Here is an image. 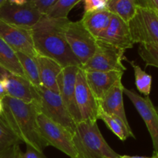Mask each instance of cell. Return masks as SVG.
<instances>
[{"instance_id":"obj_19","label":"cell","mask_w":158,"mask_h":158,"mask_svg":"<svg viewBox=\"0 0 158 158\" xmlns=\"http://www.w3.org/2000/svg\"><path fill=\"white\" fill-rule=\"evenodd\" d=\"M112 13L107 9L84 12L81 22L84 27L96 39L106 30L110 22Z\"/></svg>"},{"instance_id":"obj_13","label":"cell","mask_w":158,"mask_h":158,"mask_svg":"<svg viewBox=\"0 0 158 158\" xmlns=\"http://www.w3.org/2000/svg\"><path fill=\"white\" fill-rule=\"evenodd\" d=\"M79 69L80 67L77 66L63 67V71L59 77V94L61 96L62 100L68 111L77 123L81 121L75 97L76 79Z\"/></svg>"},{"instance_id":"obj_2","label":"cell","mask_w":158,"mask_h":158,"mask_svg":"<svg viewBox=\"0 0 158 158\" xmlns=\"http://www.w3.org/2000/svg\"><path fill=\"white\" fill-rule=\"evenodd\" d=\"M2 103L3 112L1 117L6 124L22 143L43 153L49 144L39 128L37 116L40 112L35 102L25 103L6 96L2 98Z\"/></svg>"},{"instance_id":"obj_37","label":"cell","mask_w":158,"mask_h":158,"mask_svg":"<svg viewBox=\"0 0 158 158\" xmlns=\"http://www.w3.org/2000/svg\"><path fill=\"white\" fill-rule=\"evenodd\" d=\"M157 14H158V12H157Z\"/></svg>"},{"instance_id":"obj_36","label":"cell","mask_w":158,"mask_h":158,"mask_svg":"<svg viewBox=\"0 0 158 158\" xmlns=\"http://www.w3.org/2000/svg\"><path fill=\"white\" fill-rule=\"evenodd\" d=\"M6 1V0H0V6H1L2 4H3V3H4Z\"/></svg>"},{"instance_id":"obj_35","label":"cell","mask_w":158,"mask_h":158,"mask_svg":"<svg viewBox=\"0 0 158 158\" xmlns=\"http://www.w3.org/2000/svg\"><path fill=\"white\" fill-rule=\"evenodd\" d=\"M3 112V103H2V99L0 98V116L2 114Z\"/></svg>"},{"instance_id":"obj_7","label":"cell","mask_w":158,"mask_h":158,"mask_svg":"<svg viewBox=\"0 0 158 158\" xmlns=\"http://www.w3.org/2000/svg\"><path fill=\"white\" fill-rule=\"evenodd\" d=\"M37 123L42 136L49 146L60 150L70 158H78L72 133L40 113L37 116Z\"/></svg>"},{"instance_id":"obj_15","label":"cell","mask_w":158,"mask_h":158,"mask_svg":"<svg viewBox=\"0 0 158 158\" xmlns=\"http://www.w3.org/2000/svg\"><path fill=\"white\" fill-rule=\"evenodd\" d=\"M84 73L88 85L99 103L114 83L121 80L123 74L121 71L84 70Z\"/></svg>"},{"instance_id":"obj_17","label":"cell","mask_w":158,"mask_h":158,"mask_svg":"<svg viewBox=\"0 0 158 158\" xmlns=\"http://www.w3.org/2000/svg\"><path fill=\"white\" fill-rule=\"evenodd\" d=\"M6 86L7 96L25 103L35 102L38 98L35 86L29 80L20 76L9 73L6 79Z\"/></svg>"},{"instance_id":"obj_14","label":"cell","mask_w":158,"mask_h":158,"mask_svg":"<svg viewBox=\"0 0 158 158\" xmlns=\"http://www.w3.org/2000/svg\"><path fill=\"white\" fill-rule=\"evenodd\" d=\"M97 40L109 43L123 50L131 49L134 45L128 23L114 14H112L109 26Z\"/></svg>"},{"instance_id":"obj_34","label":"cell","mask_w":158,"mask_h":158,"mask_svg":"<svg viewBox=\"0 0 158 158\" xmlns=\"http://www.w3.org/2000/svg\"><path fill=\"white\" fill-rule=\"evenodd\" d=\"M8 2H9L12 4L18 5V6H23L25 5L28 2V0H7Z\"/></svg>"},{"instance_id":"obj_9","label":"cell","mask_w":158,"mask_h":158,"mask_svg":"<svg viewBox=\"0 0 158 158\" xmlns=\"http://www.w3.org/2000/svg\"><path fill=\"white\" fill-rule=\"evenodd\" d=\"M43 15L29 0L23 6L12 4L7 0L0 6V20L22 29H32Z\"/></svg>"},{"instance_id":"obj_23","label":"cell","mask_w":158,"mask_h":158,"mask_svg":"<svg viewBox=\"0 0 158 158\" xmlns=\"http://www.w3.org/2000/svg\"><path fill=\"white\" fill-rule=\"evenodd\" d=\"M133 67L135 77V84L137 89L140 94L148 97L151 94V85H152V77L147 73L138 65L133 61H128Z\"/></svg>"},{"instance_id":"obj_16","label":"cell","mask_w":158,"mask_h":158,"mask_svg":"<svg viewBox=\"0 0 158 158\" xmlns=\"http://www.w3.org/2000/svg\"><path fill=\"white\" fill-rule=\"evenodd\" d=\"M123 87L124 86L122 83V79L119 80L109 89L99 104L100 111H103L110 116L118 117L129 124L123 105Z\"/></svg>"},{"instance_id":"obj_10","label":"cell","mask_w":158,"mask_h":158,"mask_svg":"<svg viewBox=\"0 0 158 158\" xmlns=\"http://www.w3.org/2000/svg\"><path fill=\"white\" fill-rule=\"evenodd\" d=\"M75 97L81 121L97 122L100 112V104L91 91L84 70L81 68L79 69L76 79Z\"/></svg>"},{"instance_id":"obj_11","label":"cell","mask_w":158,"mask_h":158,"mask_svg":"<svg viewBox=\"0 0 158 158\" xmlns=\"http://www.w3.org/2000/svg\"><path fill=\"white\" fill-rule=\"evenodd\" d=\"M123 94L132 102L144 121L152 140L154 154H158V106H154L149 97H142L133 89L123 87Z\"/></svg>"},{"instance_id":"obj_24","label":"cell","mask_w":158,"mask_h":158,"mask_svg":"<svg viewBox=\"0 0 158 158\" xmlns=\"http://www.w3.org/2000/svg\"><path fill=\"white\" fill-rule=\"evenodd\" d=\"M82 0H57L45 15L50 18L66 19L71 9Z\"/></svg>"},{"instance_id":"obj_18","label":"cell","mask_w":158,"mask_h":158,"mask_svg":"<svg viewBox=\"0 0 158 158\" xmlns=\"http://www.w3.org/2000/svg\"><path fill=\"white\" fill-rule=\"evenodd\" d=\"M35 60L38 64L42 86L59 94V77L63 71V66L48 57L37 56Z\"/></svg>"},{"instance_id":"obj_31","label":"cell","mask_w":158,"mask_h":158,"mask_svg":"<svg viewBox=\"0 0 158 158\" xmlns=\"http://www.w3.org/2000/svg\"><path fill=\"white\" fill-rule=\"evenodd\" d=\"M20 158H46L43 153L40 152L32 147L26 146V151L25 153H21Z\"/></svg>"},{"instance_id":"obj_27","label":"cell","mask_w":158,"mask_h":158,"mask_svg":"<svg viewBox=\"0 0 158 158\" xmlns=\"http://www.w3.org/2000/svg\"><path fill=\"white\" fill-rule=\"evenodd\" d=\"M99 119L103 120L105 123V124L107 126V127L118 137L120 140L122 141L126 140L127 137L125 135L124 131H123L120 125L119 124L118 122V117H114V116H110L109 114H106V113L100 111V114H99Z\"/></svg>"},{"instance_id":"obj_30","label":"cell","mask_w":158,"mask_h":158,"mask_svg":"<svg viewBox=\"0 0 158 158\" xmlns=\"http://www.w3.org/2000/svg\"><path fill=\"white\" fill-rule=\"evenodd\" d=\"M21 153L19 144H15L6 151L0 153V158H20Z\"/></svg>"},{"instance_id":"obj_12","label":"cell","mask_w":158,"mask_h":158,"mask_svg":"<svg viewBox=\"0 0 158 158\" xmlns=\"http://www.w3.org/2000/svg\"><path fill=\"white\" fill-rule=\"evenodd\" d=\"M0 38L16 52H23L32 58L37 56L31 29L15 27L0 20Z\"/></svg>"},{"instance_id":"obj_20","label":"cell","mask_w":158,"mask_h":158,"mask_svg":"<svg viewBox=\"0 0 158 158\" xmlns=\"http://www.w3.org/2000/svg\"><path fill=\"white\" fill-rule=\"evenodd\" d=\"M0 66L10 73L26 78L19 60L17 56L16 51L14 50L1 38H0Z\"/></svg>"},{"instance_id":"obj_5","label":"cell","mask_w":158,"mask_h":158,"mask_svg":"<svg viewBox=\"0 0 158 158\" xmlns=\"http://www.w3.org/2000/svg\"><path fill=\"white\" fill-rule=\"evenodd\" d=\"M128 26L134 43L158 47V14L156 11L137 6L135 15Z\"/></svg>"},{"instance_id":"obj_4","label":"cell","mask_w":158,"mask_h":158,"mask_svg":"<svg viewBox=\"0 0 158 158\" xmlns=\"http://www.w3.org/2000/svg\"><path fill=\"white\" fill-rule=\"evenodd\" d=\"M35 88L38 94L35 103L39 112L74 134L77 123L65 106L60 94L43 86Z\"/></svg>"},{"instance_id":"obj_26","label":"cell","mask_w":158,"mask_h":158,"mask_svg":"<svg viewBox=\"0 0 158 158\" xmlns=\"http://www.w3.org/2000/svg\"><path fill=\"white\" fill-rule=\"evenodd\" d=\"M138 53L147 66H151L158 68V47L157 46L140 44Z\"/></svg>"},{"instance_id":"obj_38","label":"cell","mask_w":158,"mask_h":158,"mask_svg":"<svg viewBox=\"0 0 158 158\" xmlns=\"http://www.w3.org/2000/svg\"><path fill=\"white\" fill-rule=\"evenodd\" d=\"M120 157H121V156H120Z\"/></svg>"},{"instance_id":"obj_21","label":"cell","mask_w":158,"mask_h":158,"mask_svg":"<svg viewBox=\"0 0 158 158\" xmlns=\"http://www.w3.org/2000/svg\"><path fill=\"white\" fill-rule=\"evenodd\" d=\"M106 9L128 23L135 15L137 4L136 0H106Z\"/></svg>"},{"instance_id":"obj_3","label":"cell","mask_w":158,"mask_h":158,"mask_svg":"<svg viewBox=\"0 0 158 158\" xmlns=\"http://www.w3.org/2000/svg\"><path fill=\"white\" fill-rule=\"evenodd\" d=\"M73 139L78 158H120L121 156L106 143L97 122H79Z\"/></svg>"},{"instance_id":"obj_32","label":"cell","mask_w":158,"mask_h":158,"mask_svg":"<svg viewBox=\"0 0 158 158\" xmlns=\"http://www.w3.org/2000/svg\"><path fill=\"white\" fill-rule=\"evenodd\" d=\"M137 6L149 8L158 12V0H136Z\"/></svg>"},{"instance_id":"obj_29","label":"cell","mask_w":158,"mask_h":158,"mask_svg":"<svg viewBox=\"0 0 158 158\" xmlns=\"http://www.w3.org/2000/svg\"><path fill=\"white\" fill-rule=\"evenodd\" d=\"M43 15H45L48 9L57 1V0H29Z\"/></svg>"},{"instance_id":"obj_8","label":"cell","mask_w":158,"mask_h":158,"mask_svg":"<svg viewBox=\"0 0 158 158\" xmlns=\"http://www.w3.org/2000/svg\"><path fill=\"white\" fill-rule=\"evenodd\" d=\"M124 52L121 49L105 42L97 40V48L94 56L82 66L83 70L94 71H121L124 72L126 67L123 60Z\"/></svg>"},{"instance_id":"obj_33","label":"cell","mask_w":158,"mask_h":158,"mask_svg":"<svg viewBox=\"0 0 158 158\" xmlns=\"http://www.w3.org/2000/svg\"><path fill=\"white\" fill-rule=\"evenodd\" d=\"M120 158H158V154H154L152 157H140V156H128L123 155Z\"/></svg>"},{"instance_id":"obj_22","label":"cell","mask_w":158,"mask_h":158,"mask_svg":"<svg viewBox=\"0 0 158 158\" xmlns=\"http://www.w3.org/2000/svg\"><path fill=\"white\" fill-rule=\"evenodd\" d=\"M16 54L26 78L35 87L41 86L42 83L40 78V72L35 58H32L21 52H16Z\"/></svg>"},{"instance_id":"obj_28","label":"cell","mask_w":158,"mask_h":158,"mask_svg":"<svg viewBox=\"0 0 158 158\" xmlns=\"http://www.w3.org/2000/svg\"><path fill=\"white\" fill-rule=\"evenodd\" d=\"M84 2V12L106 9V0H86Z\"/></svg>"},{"instance_id":"obj_1","label":"cell","mask_w":158,"mask_h":158,"mask_svg":"<svg viewBox=\"0 0 158 158\" xmlns=\"http://www.w3.org/2000/svg\"><path fill=\"white\" fill-rule=\"evenodd\" d=\"M68 21V18H50L43 15L31 29L34 49L37 56L52 59L63 67L82 68L81 63L70 49L63 33Z\"/></svg>"},{"instance_id":"obj_25","label":"cell","mask_w":158,"mask_h":158,"mask_svg":"<svg viewBox=\"0 0 158 158\" xmlns=\"http://www.w3.org/2000/svg\"><path fill=\"white\" fill-rule=\"evenodd\" d=\"M22 142L0 116V153Z\"/></svg>"},{"instance_id":"obj_6","label":"cell","mask_w":158,"mask_h":158,"mask_svg":"<svg viewBox=\"0 0 158 158\" xmlns=\"http://www.w3.org/2000/svg\"><path fill=\"white\" fill-rule=\"evenodd\" d=\"M63 33L69 48L83 66L94 56L97 40L84 27L81 20H69L65 26Z\"/></svg>"}]
</instances>
